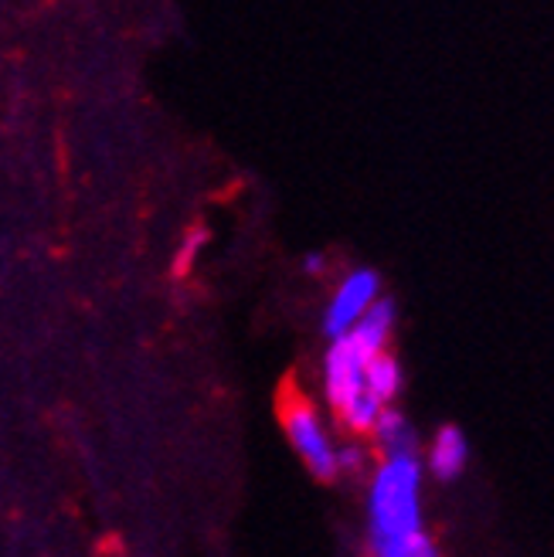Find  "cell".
I'll return each mask as SVG.
<instances>
[{
    "label": "cell",
    "instance_id": "7c38bea8",
    "mask_svg": "<svg viewBox=\"0 0 554 557\" xmlns=\"http://www.w3.org/2000/svg\"><path fill=\"white\" fill-rule=\"evenodd\" d=\"M323 265H327V262H323V256H317V252L303 259V269H307L310 275H320V272H323Z\"/></svg>",
    "mask_w": 554,
    "mask_h": 557
},
{
    "label": "cell",
    "instance_id": "7a4b0ae2",
    "mask_svg": "<svg viewBox=\"0 0 554 557\" xmlns=\"http://www.w3.org/2000/svg\"><path fill=\"white\" fill-rule=\"evenodd\" d=\"M283 422H286V432L296 445V453L303 456V462L310 466L313 476L334 480L337 459H334V449H330V438L320 425L317 411L307 401H293V405H283Z\"/></svg>",
    "mask_w": 554,
    "mask_h": 557
},
{
    "label": "cell",
    "instance_id": "52a82bcc",
    "mask_svg": "<svg viewBox=\"0 0 554 557\" xmlns=\"http://www.w3.org/2000/svg\"><path fill=\"white\" fill-rule=\"evenodd\" d=\"M398 384H402V371H398V360L395 357H387L384 350H378L374 357H368V364H365V387L368 392L387 405L395 395H398Z\"/></svg>",
    "mask_w": 554,
    "mask_h": 557
},
{
    "label": "cell",
    "instance_id": "277c9868",
    "mask_svg": "<svg viewBox=\"0 0 554 557\" xmlns=\"http://www.w3.org/2000/svg\"><path fill=\"white\" fill-rule=\"evenodd\" d=\"M378 296V275L361 269L354 272L347 283L341 286V293L330 302V310L323 317V333L327 337H341L344 330H350V323L368 310V302Z\"/></svg>",
    "mask_w": 554,
    "mask_h": 557
},
{
    "label": "cell",
    "instance_id": "3957f363",
    "mask_svg": "<svg viewBox=\"0 0 554 557\" xmlns=\"http://www.w3.org/2000/svg\"><path fill=\"white\" fill-rule=\"evenodd\" d=\"M365 364H368V357L357 350L344 333L334 337V347L327 354V395L337 411L365 392Z\"/></svg>",
    "mask_w": 554,
    "mask_h": 557
},
{
    "label": "cell",
    "instance_id": "5b68a950",
    "mask_svg": "<svg viewBox=\"0 0 554 557\" xmlns=\"http://www.w3.org/2000/svg\"><path fill=\"white\" fill-rule=\"evenodd\" d=\"M392 323H395V302L392 299H384V302L371 299L368 310L350 323L354 330H344V337L365 357H374L378 350H384L387 333H392Z\"/></svg>",
    "mask_w": 554,
    "mask_h": 557
},
{
    "label": "cell",
    "instance_id": "6da1fadb",
    "mask_svg": "<svg viewBox=\"0 0 554 557\" xmlns=\"http://www.w3.org/2000/svg\"><path fill=\"white\" fill-rule=\"evenodd\" d=\"M422 469L415 453H395L378 469L371 486V544L378 554L395 557V547L405 534L422 527L419 510Z\"/></svg>",
    "mask_w": 554,
    "mask_h": 557
},
{
    "label": "cell",
    "instance_id": "30bf717a",
    "mask_svg": "<svg viewBox=\"0 0 554 557\" xmlns=\"http://www.w3.org/2000/svg\"><path fill=\"white\" fill-rule=\"evenodd\" d=\"M208 245V228H190L187 235H184V242H181V248H177V256H174V262H171V275L174 278H184L190 269H194V262H198V256H201V248Z\"/></svg>",
    "mask_w": 554,
    "mask_h": 557
},
{
    "label": "cell",
    "instance_id": "8fae6325",
    "mask_svg": "<svg viewBox=\"0 0 554 557\" xmlns=\"http://www.w3.org/2000/svg\"><path fill=\"white\" fill-rule=\"evenodd\" d=\"M334 459H337V472H361L365 466V453L357 445H344L341 453H334Z\"/></svg>",
    "mask_w": 554,
    "mask_h": 557
},
{
    "label": "cell",
    "instance_id": "9c48e42d",
    "mask_svg": "<svg viewBox=\"0 0 554 557\" xmlns=\"http://www.w3.org/2000/svg\"><path fill=\"white\" fill-rule=\"evenodd\" d=\"M384 405L368 392L357 395V398H350L344 408H341V414H344V422H347V429H354V432H368L371 425H374V418H378V411H381Z\"/></svg>",
    "mask_w": 554,
    "mask_h": 557
},
{
    "label": "cell",
    "instance_id": "ba28073f",
    "mask_svg": "<svg viewBox=\"0 0 554 557\" xmlns=\"http://www.w3.org/2000/svg\"><path fill=\"white\" fill-rule=\"evenodd\" d=\"M371 429H374L378 442L387 449V456H395V453H415V432L408 429V422H405V414H402V411L381 408Z\"/></svg>",
    "mask_w": 554,
    "mask_h": 557
},
{
    "label": "cell",
    "instance_id": "8992f818",
    "mask_svg": "<svg viewBox=\"0 0 554 557\" xmlns=\"http://www.w3.org/2000/svg\"><path fill=\"white\" fill-rule=\"evenodd\" d=\"M466 456H469V445H466L463 432L456 425L439 429L435 445H432V459H429L435 480H442V483L456 480L463 472V466H466Z\"/></svg>",
    "mask_w": 554,
    "mask_h": 557
}]
</instances>
